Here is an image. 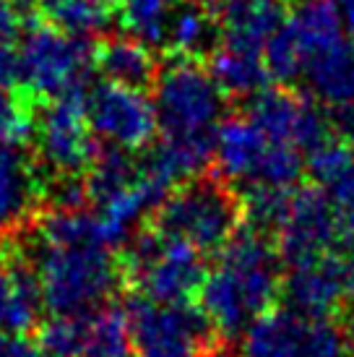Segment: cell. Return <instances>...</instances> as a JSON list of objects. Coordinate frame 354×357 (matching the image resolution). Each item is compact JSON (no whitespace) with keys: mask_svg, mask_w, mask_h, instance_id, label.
Segmentation results:
<instances>
[{"mask_svg":"<svg viewBox=\"0 0 354 357\" xmlns=\"http://www.w3.org/2000/svg\"><path fill=\"white\" fill-rule=\"evenodd\" d=\"M31 268L42 303L55 316L105 305L123 277V264L102 235L97 214L84 206H52L37 219Z\"/></svg>","mask_w":354,"mask_h":357,"instance_id":"obj_1","label":"cell"},{"mask_svg":"<svg viewBox=\"0 0 354 357\" xmlns=\"http://www.w3.org/2000/svg\"><path fill=\"white\" fill-rule=\"evenodd\" d=\"M282 258L276 240L243 222L219 250L217 268L201 287V307L226 339H235L268 313L282 295Z\"/></svg>","mask_w":354,"mask_h":357,"instance_id":"obj_2","label":"cell"},{"mask_svg":"<svg viewBox=\"0 0 354 357\" xmlns=\"http://www.w3.org/2000/svg\"><path fill=\"white\" fill-rule=\"evenodd\" d=\"M245 222L243 193H237L224 178L196 175L180 188L169 190L154 211L148 227L164 238L185 240L203 256L219 253Z\"/></svg>","mask_w":354,"mask_h":357,"instance_id":"obj_3","label":"cell"},{"mask_svg":"<svg viewBox=\"0 0 354 357\" xmlns=\"http://www.w3.org/2000/svg\"><path fill=\"white\" fill-rule=\"evenodd\" d=\"M130 342L138 357H224L232 349L203 307L190 303H128Z\"/></svg>","mask_w":354,"mask_h":357,"instance_id":"obj_4","label":"cell"},{"mask_svg":"<svg viewBox=\"0 0 354 357\" xmlns=\"http://www.w3.org/2000/svg\"><path fill=\"white\" fill-rule=\"evenodd\" d=\"M120 264L138 295L157 303H185L201 292L208 274L201 250L185 240L164 238L154 227L130 240Z\"/></svg>","mask_w":354,"mask_h":357,"instance_id":"obj_5","label":"cell"},{"mask_svg":"<svg viewBox=\"0 0 354 357\" xmlns=\"http://www.w3.org/2000/svg\"><path fill=\"white\" fill-rule=\"evenodd\" d=\"M157 128L164 139L214 136L224 115V91L193 58H175L154 81Z\"/></svg>","mask_w":354,"mask_h":357,"instance_id":"obj_6","label":"cell"},{"mask_svg":"<svg viewBox=\"0 0 354 357\" xmlns=\"http://www.w3.org/2000/svg\"><path fill=\"white\" fill-rule=\"evenodd\" d=\"M24 89L34 100H60L86 91L94 47L84 37L55 29L47 21L31 24L19 47Z\"/></svg>","mask_w":354,"mask_h":357,"instance_id":"obj_7","label":"cell"},{"mask_svg":"<svg viewBox=\"0 0 354 357\" xmlns=\"http://www.w3.org/2000/svg\"><path fill=\"white\" fill-rule=\"evenodd\" d=\"M86 91L49 100L34 123L42 165L55 172V178H76L86 172L99 154L86 118Z\"/></svg>","mask_w":354,"mask_h":357,"instance_id":"obj_8","label":"cell"},{"mask_svg":"<svg viewBox=\"0 0 354 357\" xmlns=\"http://www.w3.org/2000/svg\"><path fill=\"white\" fill-rule=\"evenodd\" d=\"M344 331L300 310H268L245 339V357H344Z\"/></svg>","mask_w":354,"mask_h":357,"instance_id":"obj_9","label":"cell"},{"mask_svg":"<svg viewBox=\"0 0 354 357\" xmlns=\"http://www.w3.org/2000/svg\"><path fill=\"white\" fill-rule=\"evenodd\" d=\"M86 118L94 136L125 151L146 149L157 133V112L146 91L107 79L86 91Z\"/></svg>","mask_w":354,"mask_h":357,"instance_id":"obj_10","label":"cell"},{"mask_svg":"<svg viewBox=\"0 0 354 357\" xmlns=\"http://www.w3.org/2000/svg\"><path fill=\"white\" fill-rule=\"evenodd\" d=\"M341 219L334 201L315 185L292 190L284 225L276 232V250L284 266H300L336 250Z\"/></svg>","mask_w":354,"mask_h":357,"instance_id":"obj_11","label":"cell"},{"mask_svg":"<svg viewBox=\"0 0 354 357\" xmlns=\"http://www.w3.org/2000/svg\"><path fill=\"white\" fill-rule=\"evenodd\" d=\"M349 292L346 261L336 250L300 266H289V274L282 282V295H286L292 310L315 318H331L346 310Z\"/></svg>","mask_w":354,"mask_h":357,"instance_id":"obj_12","label":"cell"},{"mask_svg":"<svg viewBox=\"0 0 354 357\" xmlns=\"http://www.w3.org/2000/svg\"><path fill=\"white\" fill-rule=\"evenodd\" d=\"M271 141L250 118L219 120L214 130V167L226 183H253Z\"/></svg>","mask_w":354,"mask_h":357,"instance_id":"obj_13","label":"cell"},{"mask_svg":"<svg viewBox=\"0 0 354 357\" xmlns=\"http://www.w3.org/2000/svg\"><path fill=\"white\" fill-rule=\"evenodd\" d=\"M217 24L224 45L261 52L284 26V0H224Z\"/></svg>","mask_w":354,"mask_h":357,"instance_id":"obj_14","label":"cell"},{"mask_svg":"<svg viewBox=\"0 0 354 357\" xmlns=\"http://www.w3.org/2000/svg\"><path fill=\"white\" fill-rule=\"evenodd\" d=\"M40 201V180L31 162L13 144L0 141V235L19 229Z\"/></svg>","mask_w":354,"mask_h":357,"instance_id":"obj_15","label":"cell"},{"mask_svg":"<svg viewBox=\"0 0 354 357\" xmlns=\"http://www.w3.org/2000/svg\"><path fill=\"white\" fill-rule=\"evenodd\" d=\"M94 66L107 81L146 89L157 81L159 66L148 45L130 34L105 37L94 47Z\"/></svg>","mask_w":354,"mask_h":357,"instance_id":"obj_16","label":"cell"},{"mask_svg":"<svg viewBox=\"0 0 354 357\" xmlns=\"http://www.w3.org/2000/svg\"><path fill=\"white\" fill-rule=\"evenodd\" d=\"M284 26L300 45V50L305 55V66L313 58L336 47L339 42H344V24L339 19L334 0H297Z\"/></svg>","mask_w":354,"mask_h":357,"instance_id":"obj_17","label":"cell"},{"mask_svg":"<svg viewBox=\"0 0 354 357\" xmlns=\"http://www.w3.org/2000/svg\"><path fill=\"white\" fill-rule=\"evenodd\" d=\"M128 310L118 305H99L81 313L79 357H130Z\"/></svg>","mask_w":354,"mask_h":357,"instance_id":"obj_18","label":"cell"},{"mask_svg":"<svg viewBox=\"0 0 354 357\" xmlns=\"http://www.w3.org/2000/svg\"><path fill=\"white\" fill-rule=\"evenodd\" d=\"M305 79L313 94L331 107L354 105V42H339L328 52L305 66Z\"/></svg>","mask_w":354,"mask_h":357,"instance_id":"obj_19","label":"cell"},{"mask_svg":"<svg viewBox=\"0 0 354 357\" xmlns=\"http://www.w3.org/2000/svg\"><path fill=\"white\" fill-rule=\"evenodd\" d=\"M208 73L214 76L217 86L229 97H256L268 84V68H266L261 52L240 50L224 45L208 60Z\"/></svg>","mask_w":354,"mask_h":357,"instance_id":"obj_20","label":"cell"},{"mask_svg":"<svg viewBox=\"0 0 354 357\" xmlns=\"http://www.w3.org/2000/svg\"><path fill=\"white\" fill-rule=\"evenodd\" d=\"M120 0H42V19L73 37H97L115 21Z\"/></svg>","mask_w":354,"mask_h":357,"instance_id":"obj_21","label":"cell"},{"mask_svg":"<svg viewBox=\"0 0 354 357\" xmlns=\"http://www.w3.org/2000/svg\"><path fill=\"white\" fill-rule=\"evenodd\" d=\"M307 102L295 97L286 89H268L258 91L250 97V115L247 118L256 123L258 128L266 133L268 141L279 144H295L300 120L305 115Z\"/></svg>","mask_w":354,"mask_h":357,"instance_id":"obj_22","label":"cell"},{"mask_svg":"<svg viewBox=\"0 0 354 357\" xmlns=\"http://www.w3.org/2000/svg\"><path fill=\"white\" fill-rule=\"evenodd\" d=\"M219 37V24L217 19H211L201 3H180L177 10L172 13L167 26V45L169 50L175 52L177 58H201L211 50L214 40Z\"/></svg>","mask_w":354,"mask_h":357,"instance_id":"obj_23","label":"cell"},{"mask_svg":"<svg viewBox=\"0 0 354 357\" xmlns=\"http://www.w3.org/2000/svg\"><path fill=\"white\" fill-rule=\"evenodd\" d=\"M183 0H120V19L130 37L148 47H162L167 40L172 13Z\"/></svg>","mask_w":354,"mask_h":357,"instance_id":"obj_24","label":"cell"},{"mask_svg":"<svg viewBox=\"0 0 354 357\" xmlns=\"http://www.w3.org/2000/svg\"><path fill=\"white\" fill-rule=\"evenodd\" d=\"M289 204H292V188H276V185L253 183L247 188V193H243L245 225L261 229L266 235H276L279 227L284 225Z\"/></svg>","mask_w":354,"mask_h":357,"instance_id":"obj_25","label":"cell"},{"mask_svg":"<svg viewBox=\"0 0 354 357\" xmlns=\"http://www.w3.org/2000/svg\"><path fill=\"white\" fill-rule=\"evenodd\" d=\"M34 97L0 79V141L19 146L34 136Z\"/></svg>","mask_w":354,"mask_h":357,"instance_id":"obj_26","label":"cell"},{"mask_svg":"<svg viewBox=\"0 0 354 357\" xmlns=\"http://www.w3.org/2000/svg\"><path fill=\"white\" fill-rule=\"evenodd\" d=\"M302 175V157L295 144H279L271 141L261 167L256 172L253 183L261 185H276V188H292ZM250 183V185H253Z\"/></svg>","mask_w":354,"mask_h":357,"instance_id":"obj_27","label":"cell"},{"mask_svg":"<svg viewBox=\"0 0 354 357\" xmlns=\"http://www.w3.org/2000/svg\"><path fill=\"white\" fill-rule=\"evenodd\" d=\"M263 63L268 68V76L276 81H284V84L300 79L305 73V55H302L300 45L295 42V37L289 34L286 26H282L271 40L266 42Z\"/></svg>","mask_w":354,"mask_h":357,"instance_id":"obj_28","label":"cell"},{"mask_svg":"<svg viewBox=\"0 0 354 357\" xmlns=\"http://www.w3.org/2000/svg\"><path fill=\"white\" fill-rule=\"evenodd\" d=\"M328 199L334 201L339 211H352L354 208V157L328 185Z\"/></svg>","mask_w":354,"mask_h":357,"instance_id":"obj_29","label":"cell"},{"mask_svg":"<svg viewBox=\"0 0 354 357\" xmlns=\"http://www.w3.org/2000/svg\"><path fill=\"white\" fill-rule=\"evenodd\" d=\"M0 357H47L40 342H29L21 334H3L0 337Z\"/></svg>","mask_w":354,"mask_h":357,"instance_id":"obj_30","label":"cell"},{"mask_svg":"<svg viewBox=\"0 0 354 357\" xmlns=\"http://www.w3.org/2000/svg\"><path fill=\"white\" fill-rule=\"evenodd\" d=\"M19 24H21L19 0H0V45L10 42V37H16Z\"/></svg>","mask_w":354,"mask_h":357,"instance_id":"obj_31","label":"cell"},{"mask_svg":"<svg viewBox=\"0 0 354 357\" xmlns=\"http://www.w3.org/2000/svg\"><path fill=\"white\" fill-rule=\"evenodd\" d=\"M336 130L341 133V139L354 149V105L339 107V112H336Z\"/></svg>","mask_w":354,"mask_h":357,"instance_id":"obj_32","label":"cell"},{"mask_svg":"<svg viewBox=\"0 0 354 357\" xmlns=\"http://www.w3.org/2000/svg\"><path fill=\"white\" fill-rule=\"evenodd\" d=\"M336 10H339V19L344 24V31L354 40V0H334Z\"/></svg>","mask_w":354,"mask_h":357,"instance_id":"obj_33","label":"cell"},{"mask_svg":"<svg viewBox=\"0 0 354 357\" xmlns=\"http://www.w3.org/2000/svg\"><path fill=\"white\" fill-rule=\"evenodd\" d=\"M344 342H346V349L354 355V313L346 318V324H344Z\"/></svg>","mask_w":354,"mask_h":357,"instance_id":"obj_34","label":"cell"},{"mask_svg":"<svg viewBox=\"0 0 354 357\" xmlns=\"http://www.w3.org/2000/svg\"><path fill=\"white\" fill-rule=\"evenodd\" d=\"M198 3H224V0H198Z\"/></svg>","mask_w":354,"mask_h":357,"instance_id":"obj_35","label":"cell"},{"mask_svg":"<svg viewBox=\"0 0 354 357\" xmlns=\"http://www.w3.org/2000/svg\"><path fill=\"white\" fill-rule=\"evenodd\" d=\"M40 3H42V0H40Z\"/></svg>","mask_w":354,"mask_h":357,"instance_id":"obj_36","label":"cell"}]
</instances>
